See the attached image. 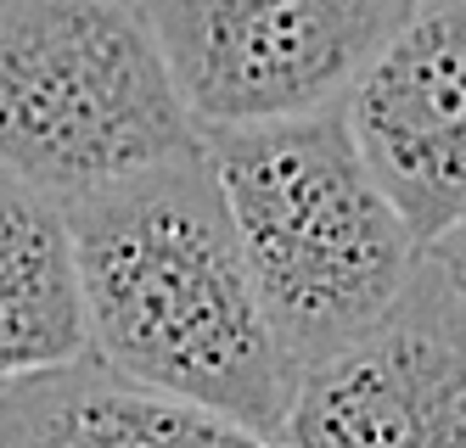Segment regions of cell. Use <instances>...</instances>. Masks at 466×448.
Instances as JSON below:
<instances>
[{
	"label": "cell",
	"mask_w": 466,
	"mask_h": 448,
	"mask_svg": "<svg viewBox=\"0 0 466 448\" xmlns=\"http://www.w3.org/2000/svg\"><path fill=\"white\" fill-rule=\"evenodd\" d=\"M90 353L62 202L0 174V387Z\"/></svg>",
	"instance_id": "obj_8"
},
{
	"label": "cell",
	"mask_w": 466,
	"mask_h": 448,
	"mask_svg": "<svg viewBox=\"0 0 466 448\" xmlns=\"http://www.w3.org/2000/svg\"><path fill=\"white\" fill-rule=\"evenodd\" d=\"M203 157L276 342L304 375L371 331L421 264V241L371 180L343 107L208 129Z\"/></svg>",
	"instance_id": "obj_2"
},
{
	"label": "cell",
	"mask_w": 466,
	"mask_h": 448,
	"mask_svg": "<svg viewBox=\"0 0 466 448\" xmlns=\"http://www.w3.org/2000/svg\"><path fill=\"white\" fill-rule=\"evenodd\" d=\"M197 129L343 107L416 0H136Z\"/></svg>",
	"instance_id": "obj_4"
},
{
	"label": "cell",
	"mask_w": 466,
	"mask_h": 448,
	"mask_svg": "<svg viewBox=\"0 0 466 448\" xmlns=\"http://www.w3.org/2000/svg\"><path fill=\"white\" fill-rule=\"evenodd\" d=\"M197 152L136 0H0V174L68 208Z\"/></svg>",
	"instance_id": "obj_3"
},
{
	"label": "cell",
	"mask_w": 466,
	"mask_h": 448,
	"mask_svg": "<svg viewBox=\"0 0 466 448\" xmlns=\"http://www.w3.org/2000/svg\"><path fill=\"white\" fill-rule=\"evenodd\" d=\"M62 214L90 353L258 437H281L298 364L258 308L208 157L152 168Z\"/></svg>",
	"instance_id": "obj_1"
},
{
	"label": "cell",
	"mask_w": 466,
	"mask_h": 448,
	"mask_svg": "<svg viewBox=\"0 0 466 448\" xmlns=\"http://www.w3.org/2000/svg\"><path fill=\"white\" fill-rule=\"evenodd\" d=\"M281 448H466V286L421 253L349 348L298 375Z\"/></svg>",
	"instance_id": "obj_5"
},
{
	"label": "cell",
	"mask_w": 466,
	"mask_h": 448,
	"mask_svg": "<svg viewBox=\"0 0 466 448\" xmlns=\"http://www.w3.org/2000/svg\"><path fill=\"white\" fill-rule=\"evenodd\" d=\"M343 124L421 247L466 219V0H416L360 67Z\"/></svg>",
	"instance_id": "obj_6"
},
{
	"label": "cell",
	"mask_w": 466,
	"mask_h": 448,
	"mask_svg": "<svg viewBox=\"0 0 466 448\" xmlns=\"http://www.w3.org/2000/svg\"><path fill=\"white\" fill-rule=\"evenodd\" d=\"M427 253L439 258V264H444V269L455 274V281L466 286V219H461V224H455V230H450V235L439 241V247H427Z\"/></svg>",
	"instance_id": "obj_9"
},
{
	"label": "cell",
	"mask_w": 466,
	"mask_h": 448,
	"mask_svg": "<svg viewBox=\"0 0 466 448\" xmlns=\"http://www.w3.org/2000/svg\"><path fill=\"white\" fill-rule=\"evenodd\" d=\"M0 448H281L96 353L0 387Z\"/></svg>",
	"instance_id": "obj_7"
}]
</instances>
